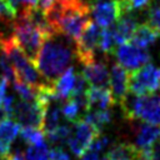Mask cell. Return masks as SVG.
I'll return each mask as SVG.
<instances>
[{
	"label": "cell",
	"mask_w": 160,
	"mask_h": 160,
	"mask_svg": "<svg viewBox=\"0 0 160 160\" xmlns=\"http://www.w3.org/2000/svg\"><path fill=\"white\" fill-rule=\"evenodd\" d=\"M75 52V42L66 36L52 32L40 48L35 65L46 82H55L60 75L70 68Z\"/></svg>",
	"instance_id": "6da1fadb"
},
{
	"label": "cell",
	"mask_w": 160,
	"mask_h": 160,
	"mask_svg": "<svg viewBox=\"0 0 160 160\" xmlns=\"http://www.w3.org/2000/svg\"><path fill=\"white\" fill-rule=\"evenodd\" d=\"M0 49L11 61L15 76L18 79H20L34 89H36L41 82H44L40 79V72L18 46L12 35H0Z\"/></svg>",
	"instance_id": "7a4b0ae2"
},
{
	"label": "cell",
	"mask_w": 160,
	"mask_h": 160,
	"mask_svg": "<svg viewBox=\"0 0 160 160\" xmlns=\"http://www.w3.org/2000/svg\"><path fill=\"white\" fill-rule=\"evenodd\" d=\"M11 35L18 46L35 65L38 54L46 36L29 21V19L22 11H19L16 18L11 21Z\"/></svg>",
	"instance_id": "3957f363"
},
{
	"label": "cell",
	"mask_w": 160,
	"mask_h": 160,
	"mask_svg": "<svg viewBox=\"0 0 160 160\" xmlns=\"http://www.w3.org/2000/svg\"><path fill=\"white\" fill-rule=\"evenodd\" d=\"M125 119L141 120L148 124L160 125V95L148 94L128 99L120 106Z\"/></svg>",
	"instance_id": "277c9868"
},
{
	"label": "cell",
	"mask_w": 160,
	"mask_h": 160,
	"mask_svg": "<svg viewBox=\"0 0 160 160\" xmlns=\"http://www.w3.org/2000/svg\"><path fill=\"white\" fill-rule=\"evenodd\" d=\"M128 90L134 96L154 94L160 90V68L148 62L140 69L129 72Z\"/></svg>",
	"instance_id": "5b68a950"
},
{
	"label": "cell",
	"mask_w": 160,
	"mask_h": 160,
	"mask_svg": "<svg viewBox=\"0 0 160 160\" xmlns=\"http://www.w3.org/2000/svg\"><path fill=\"white\" fill-rule=\"evenodd\" d=\"M45 110L46 108L38 100L26 101L20 99L18 101H14L10 119L12 118L19 125L42 130Z\"/></svg>",
	"instance_id": "8992f818"
},
{
	"label": "cell",
	"mask_w": 160,
	"mask_h": 160,
	"mask_svg": "<svg viewBox=\"0 0 160 160\" xmlns=\"http://www.w3.org/2000/svg\"><path fill=\"white\" fill-rule=\"evenodd\" d=\"M100 32L101 28L94 22L89 21L85 29L82 30L79 40L75 44V52L78 59L82 65L95 60V50L99 48V40H100Z\"/></svg>",
	"instance_id": "52a82bcc"
},
{
	"label": "cell",
	"mask_w": 160,
	"mask_h": 160,
	"mask_svg": "<svg viewBox=\"0 0 160 160\" xmlns=\"http://www.w3.org/2000/svg\"><path fill=\"white\" fill-rule=\"evenodd\" d=\"M99 135L100 132L91 124H89L84 119H80L74 122L72 132L68 140V145L75 158H80L88 150L94 139Z\"/></svg>",
	"instance_id": "ba28073f"
},
{
	"label": "cell",
	"mask_w": 160,
	"mask_h": 160,
	"mask_svg": "<svg viewBox=\"0 0 160 160\" xmlns=\"http://www.w3.org/2000/svg\"><path fill=\"white\" fill-rule=\"evenodd\" d=\"M119 64L129 72L140 69L145 64L150 62V54L146 49L138 48L132 44H122L119 46L118 51H115Z\"/></svg>",
	"instance_id": "9c48e42d"
},
{
	"label": "cell",
	"mask_w": 160,
	"mask_h": 160,
	"mask_svg": "<svg viewBox=\"0 0 160 160\" xmlns=\"http://www.w3.org/2000/svg\"><path fill=\"white\" fill-rule=\"evenodd\" d=\"M90 12L100 28H108L124 14V10L121 0H99L91 8Z\"/></svg>",
	"instance_id": "30bf717a"
},
{
	"label": "cell",
	"mask_w": 160,
	"mask_h": 160,
	"mask_svg": "<svg viewBox=\"0 0 160 160\" xmlns=\"http://www.w3.org/2000/svg\"><path fill=\"white\" fill-rule=\"evenodd\" d=\"M128 84H129V72L119 64L115 62L110 70V91L114 104L119 106L128 98Z\"/></svg>",
	"instance_id": "8fae6325"
},
{
	"label": "cell",
	"mask_w": 160,
	"mask_h": 160,
	"mask_svg": "<svg viewBox=\"0 0 160 160\" xmlns=\"http://www.w3.org/2000/svg\"><path fill=\"white\" fill-rule=\"evenodd\" d=\"M81 74L91 86L110 89V72L104 61L92 60L85 64Z\"/></svg>",
	"instance_id": "7c38bea8"
},
{
	"label": "cell",
	"mask_w": 160,
	"mask_h": 160,
	"mask_svg": "<svg viewBox=\"0 0 160 160\" xmlns=\"http://www.w3.org/2000/svg\"><path fill=\"white\" fill-rule=\"evenodd\" d=\"M138 25L139 24H138L136 19L131 15V12H124L116 20V24L112 28L115 42L118 45H122V44H126L128 41H130Z\"/></svg>",
	"instance_id": "4fadbf2b"
},
{
	"label": "cell",
	"mask_w": 160,
	"mask_h": 160,
	"mask_svg": "<svg viewBox=\"0 0 160 160\" xmlns=\"http://www.w3.org/2000/svg\"><path fill=\"white\" fill-rule=\"evenodd\" d=\"M20 132V125L10 118L0 121V158H6L10 154L11 142Z\"/></svg>",
	"instance_id": "5bb4252c"
},
{
	"label": "cell",
	"mask_w": 160,
	"mask_h": 160,
	"mask_svg": "<svg viewBox=\"0 0 160 160\" xmlns=\"http://www.w3.org/2000/svg\"><path fill=\"white\" fill-rule=\"evenodd\" d=\"M86 99H88V110H104V109H109L114 104L110 89H104L98 86H91L86 90Z\"/></svg>",
	"instance_id": "9a60e30c"
},
{
	"label": "cell",
	"mask_w": 160,
	"mask_h": 160,
	"mask_svg": "<svg viewBox=\"0 0 160 160\" xmlns=\"http://www.w3.org/2000/svg\"><path fill=\"white\" fill-rule=\"evenodd\" d=\"M160 134V128L152 124H140L135 128V146L138 149H150L154 146Z\"/></svg>",
	"instance_id": "2e32d148"
},
{
	"label": "cell",
	"mask_w": 160,
	"mask_h": 160,
	"mask_svg": "<svg viewBox=\"0 0 160 160\" xmlns=\"http://www.w3.org/2000/svg\"><path fill=\"white\" fill-rule=\"evenodd\" d=\"M75 79H76L75 70L72 66H70L54 82V89H55L56 96L59 98L60 101H65L71 96V92H72L74 85H75Z\"/></svg>",
	"instance_id": "e0dca14e"
},
{
	"label": "cell",
	"mask_w": 160,
	"mask_h": 160,
	"mask_svg": "<svg viewBox=\"0 0 160 160\" xmlns=\"http://www.w3.org/2000/svg\"><path fill=\"white\" fill-rule=\"evenodd\" d=\"M158 34L148 25V22L145 24H140L138 25L132 38H131V42L132 45L141 48V49H146L149 46H151L156 40H158Z\"/></svg>",
	"instance_id": "ac0fdd59"
},
{
	"label": "cell",
	"mask_w": 160,
	"mask_h": 160,
	"mask_svg": "<svg viewBox=\"0 0 160 160\" xmlns=\"http://www.w3.org/2000/svg\"><path fill=\"white\" fill-rule=\"evenodd\" d=\"M111 118H112L111 111L109 109H104V110H88L81 119L91 124L99 132H101V130L111 122Z\"/></svg>",
	"instance_id": "d6986e66"
},
{
	"label": "cell",
	"mask_w": 160,
	"mask_h": 160,
	"mask_svg": "<svg viewBox=\"0 0 160 160\" xmlns=\"http://www.w3.org/2000/svg\"><path fill=\"white\" fill-rule=\"evenodd\" d=\"M72 122H69V124H59L55 129H52L51 131L46 132V138L48 140L55 145V146H62L65 142H68L71 132H72V125H70Z\"/></svg>",
	"instance_id": "ffe728a7"
},
{
	"label": "cell",
	"mask_w": 160,
	"mask_h": 160,
	"mask_svg": "<svg viewBox=\"0 0 160 160\" xmlns=\"http://www.w3.org/2000/svg\"><path fill=\"white\" fill-rule=\"evenodd\" d=\"M115 38H114V29L111 26L102 28L100 32V40H99V49L101 52L106 55L115 54Z\"/></svg>",
	"instance_id": "44dd1931"
},
{
	"label": "cell",
	"mask_w": 160,
	"mask_h": 160,
	"mask_svg": "<svg viewBox=\"0 0 160 160\" xmlns=\"http://www.w3.org/2000/svg\"><path fill=\"white\" fill-rule=\"evenodd\" d=\"M20 136L26 145H42L45 144V135L41 129L24 126L20 128Z\"/></svg>",
	"instance_id": "7402d4cb"
},
{
	"label": "cell",
	"mask_w": 160,
	"mask_h": 160,
	"mask_svg": "<svg viewBox=\"0 0 160 160\" xmlns=\"http://www.w3.org/2000/svg\"><path fill=\"white\" fill-rule=\"evenodd\" d=\"M81 108L72 100V99H68L65 101H62L61 105V115L65 118V120H68L69 122H76L78 120H80V115H81ZM84 112V111H82Z\"/></svg>",
	"instance_id": "603a6c76"
},
{
	"label": "cell",
	"mask_w": 160,
	"mask_h": 160,
	"mask_svg": "<svg viewBox=\"0 0 160 160\" xmlns=\"http://www.w3.org/2000/svg\"><path fill=\"white\" fill-rule=\"evenodd\" d=\"M12 88L16 91L18 96L21 100H26V101H32L36 99V89L31 88L30 85L25 84L24 81H21L20 79H18L15 76V79L12 80Z\"/></svg>",
	"instance_id": "cb8c5ba5"
},
{
	"label": "cell",
	"mask_w": 160,
	"mask_h": 160,
	"mask_svg": "<svg viewBox=\"0 0 160 160\" xmlns=\"http://www.w3.org/2000/svg\"><path fill=\"white\" fill-rule=\"evenodd\" d=\"M25 160H49L46 142L42 145H30L25 151Z\"/></svg>",
	"instance_id": "d4e9b609"
},
{
	"label": "cell",
	"mask_w": 160,
	"mask_h": 160,
	"mask_svg": "<svg viewBox=\"0 0 160 160\" xmlns=\"http://www.w3.org/2000/svg\"><path fill=\"white\" fill-rule=\"evenodd\" d=\"M148 25L160 35V4H152L148 10Z\"/></svg>",
	"instance_id": "484cf974"
},
{
	"label": "cell",
	"mask_w": 160,
	"mask_h": 160,
	"mask_svg": "<svg viewBox=\"0 0 160 160\" xmlns=\"http://www.w3.org/2000/svg\"><path fill=\"white\" fill-rule=\"evenodd\" d=\"M18 11L10 5L9 0H0V22L8 24L16 18Z\"/></svg>",
	"instance_id": "4316f807"
},
{
	"label": "cell",
	"mask_w": 160,
	"mask_h": 160,
	"mask_svg": "<svg viewBox=\"0 0 160 160\" xmlns=\"http://www.w3.org/2000/svg\"><path fill=\"white\" fill-rule=\"evenodd\" d=\"M151 0H121L124 12H132V10L142 9L150 4Z\"/></svg>",
	"instance_id": "83f0119b"
},
{
	"label": "cell",
	"mask_w": 160,
	"mask_h": 160,
	"mask_svg": "<svg viewBox=\"0 0 160 160\" xmlns=\"http://www.w3.org/2000/svg\"><path fill=\"white\" fill-rule=\"evenodd\" d=\"M104 152L96 151L94 149L88 148V150L80 156V160H109L108 155H102Z\"/></svg>",
	"instance_id": "f1b7e54d"
},
{
	"label": "cell",
	"mask_w": 160,
	"mask_h": 160,
	"mask_svg": "<svg viewBox=\"0 0 160 160\" xmlns=\"http://www.w3.org/2000/svg\"><path fill=\"white\" fill-rule=\"evenodd\" d=\"M49 160H71V159L61 146H55L49 151Z\"/></svg>",
	"instance_id": "f546056e"
},
{
	"label": "cell",
	"mask_w": 160,
	"mask_h": 160,
	"mask_svg": "<svg viewBox=\"0 0 160 160\" xmlns=\"http://www.w3.org/2000/svg\"><path fill=\"white\" fill-rule=\"evenodd\" d=\"M10 5L19 12V9L29 8V6H38V0H9Z\"/></svg>",
	"instance_id": "4dcf8cb0"
},
{
	"label": "cell",
	"mask_w": 160,
	"mask_h": 160,
	"mask_svg": "<svg viewBox=\"0 0 160 160\" xmlns=\"http://www.w3.org/2000/svg\"><path fill=\"white\" fill-rule=\"evenodd\" d=\"M75 1H76V4H78L82 10L90 12L91 8H92V6L95 5V2H98L99 0H75Z\"/></svg>",
	"instance_id": "1f68e13d"
},
{
	"label": "cell",
	"mask_w": 160,
	"mask_h": 160,
	"mask_svg": "<svg viewBox=\"0 0 160 160\" xmlns=\"http://www.w3.org/2000/svg\"><path fill=\"white\" fill-rule=\"evenodd\" d=\"M8 80L6 79H2L0 80V108H1V104H2V100L6 95V88H8Z\"/></svg>",
	"instance_id": "d6a6232c"
},
{
	"label": "cell",
	"mask_w": 160,
	"mask_h": 160,
	"mask_svg": "<svg viewBox=\"0 0 160 160\" xmlns=\"http://www.w3.org/2000/svg\"><path fill=\"white\" fill-rule=\"evenodd\" d=\"M9 160H25V155H24V152L21 151V150H15L14 152H11L10 151V154H9Z\"/></svg>",
	"instance_id": "836d02e7"
},
{
	"label": "cell",
	"mask_w": 160,
	"mask_h": 160,
	"mask_svg": "<svg viewBox=\"0 0 160 160\" xmlns=\"http://www.w3.org/2000/svg\"><path fill=\"white\" fill-rule=\"evenodd\" d=\"M150 160H160V145L151 148V159Z\"/></svg>",
	"instance_id": "e575fe53"
},
{
	"label": "cell",
	"mask_w": 160,
	"mask_h": 160,
	"mask_svg": "<svg viewBox=\"0 0 160 160\" xmlns=\"http://www.w3.org/2000/svg\"><path fill=\"white\" fill-rule=\"evenodd\" d=\"M5 118H6V115H5V112L2 111V109L0 108V121H1V120H4Z\"/></svg>",
	"instance_id": "d590c367"
},
{
	"label": "cell",
	"mask_w": 160,
	"mask_h": 160,
	"mask_svg": "<svg viewBox=\"0 0 160 160\" xmlns=\"http://www.w3.org/2000/svg\"><path fill=\"white\" fill-rule=\"evenodd\" d=\"M2 79H5V78L2 76V74H1V70H0V80H2Z\"/></svg>",
	"instance_id": "8d00e7d4"
},
{
	"label": "cell",
	"mask_w": 160,
	"mask_h": 160,
	"mask_svg": "<svg viewBox=\"0 0 160 160\" xmlns=\"http://www.w3.org/2000/svg\"><path fill=\"white\" fill-rule=\"evenodd\" d=\"M159 139H160V134H159Z\"/></svg>",
	"instance_id": "74e56055"
}]
</instances>
